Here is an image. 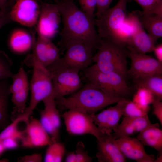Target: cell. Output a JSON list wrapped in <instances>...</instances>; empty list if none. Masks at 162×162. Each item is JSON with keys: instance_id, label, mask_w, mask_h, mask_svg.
I'll use <instances>...</instances> for the list:
<instances>
[{"instance_id": "obj_1", "label": "cell", "mask_w": 162, "mask_h": 162, "mask_svg": "<svg viewBox=\"0 0 162 162\" xmlns=\"http://www.w3.org/2000/svg\"><path fill=\"white\" fill-rule=\"evenodd\" d=\"M63 22L58 42L62 50L75 43H82L94 48L99 40L95 28L94 17L79 8L74 0H54Z\"/></svg>"}, {"instance_id": "obj_2", "label": "cell", "mask_w": 162, "mask_h": 162, "mask_svg": "<svg viewBox=\"0 0 162 162\" xmlns=\"http://www.w3.org/2000/svg\"><path fill=\"white\" fill-rule=\"evenodd\" d=\"M124 99L110 95L88 83L69 96L56 101L62 110L74 109L91 115Z\"/></svg>"}, {"instance_id": "obj_3", "label": "cell", "mask_w": 162, "mask_h": 162, "mask_svg": "<svg viewBox=\"0 0 162 162\" xmlns=\"http://www.w3.org/2000/svg\"><path fill=\"white\" fill-rule=\"evenodd\" d=\"M98 44L97 51L92 57L94 65L102 72L115 73L125 79L128 75V55L124 46L102 39H99Z\"/></svg>"}, {"instance_id": "obj_4", "label": "cell", "mask_w": 162, "mask_h": 162, "mask_svg": "<svg viewBox=\"0 0 162 162\" xmlns=\"http://www.w3.org/2000/svg\"><path fill=\"white\" fill-rule=\"evenodd\" d=\"M27 58L31 64L33 73L30 84V101L22 114L26 122L28 120L38 104L53 94L52 76L47 68L39 62L32 54Z\"/></svg>"}, {"instance_id": "obj_5", "label": "cell", "mask_w": 162, "mask_h": 162, "mask_svg": "<svg viewBox=\"0 0 162 162\" xmlns=\"http://www.w3.org/2000/svg\"><path fill=\"white\" fill-rule=\"evenodd\" d=\"M90 83L111 95L126 98L130 92L125 79L113 72H104L98 70L94 64L82 70Z\"/></svg>"}, {"instance_id": "obj_6", "label": "cell", "mask_w": 162, "mask_h": 162, "mask_svg": "<svg viewBox=\"0 0 162 162\" xmlns=\"http://www.w3.org/2000/svg\"><path fill=\"white\" fill-rule=\"evenodd\" d=\"M129 0H119L113 7L94 19L99 39L116 42L119 30L127 16V5Z\"/></svg>"}, {"instance_id": "obj_7", "label": "cell", "mask_w": 162, "mask_h": 162, "mask_svg": "<svg viewBox=\"0 0 162 162\" xmlns=\"http://www.w3.org/2000/svg\"><path fill=\"white\" fill-rule=\"evenodd\" d=\"M47 68L51 75L55 100L70 95L82 87L79 71L64 66L58 60Z\"/></svg>"}, {"instance_id": "obj_8", "label": "cell", "mask_w": 162, "mask_h": 162, "mask_svg": "<svg viewBox=\"0 0 162 162\" xmlns=\"http://www.w3.org/2000/svg\"><path fill=\"white\" fill-rule=\"evenodd\" d=\"M66 129L70 134H90L98 139L104 134L101 132L94 122L90 115L74 110L70 109L62 115Z\"/></svg>"}, {"instance_id": "obj_9", "label": "cell", "mask_w": 162, "mask_h": 162, "mask_svg": "<svg viewBox=\"0 0 162 162\" xmlns=\"http://www.w3.org/2000/svg\"><path fill=\"white\" fill-rule=\"evenodd\" d=\"M11 79L12 82L10 89L14 106L10 118L12 121L14 119L15 115L18 116L24 113L26 108L30 84L23 63L21 64L18 72L14 74Z\"/></svg>"}, {"instance_id": "obj_10", "label": "cell", "mask_w": 162, "mask_h": 162, "mask_svg": "<svg viewBox=\"0 0 162 162\" xmlns=\"http://www.w3.org/2000/svg\"><path fill=\"white\" fill-rule=\"evenodd\" d=\"M36 25L38 36L51 40L58 32L61 17L57 5L41 2Z\"/></svg>"}, {"instance_id": "obj_11", "label": "cell", "mask_w": 162, "mask_h": 162, "mask_svg": "<svg viewBox=\"0 0 162 162\" xmlns=\"http://www.w3.org/2000/svg\"><path fill=\"white\" fill-rule=\"evenodd\" d=\"M128 50V56L131 60V66L128 70V75L134 80L153 75L162 74V63L146 54Z\"/></svg>"}, {"instance_id": "obj_12", "label": "cell", "mask_w": 162, "mask_h": 162, "mask_svg": "<svg viewBox=\"0 0 162 162\" xmlns=\"http://www.w3.org/2000/svg\"><path fill=\"white\" fill-rule=\"evenodd\" d=\"M93 49L82 43L70 45L65 48V54L58 61L64 66L80 71L90 66L92 62Z\"/></svg>"}, {"instance_id": "obj_13", "label": "cell", "mask_w": 162, "mask_h": 162, "mask_svg": "<svg viewBox=\"0 0 162 162\" xmlns=\"http://www.w3.org/2000/svg\"><path fill=\"white\" fill-rule=\"evenodd\" d=\"M40 10L36 0H16L9 15L12 21L32 28L37 25Z\"/></svg>"}, {"instance_id": "obj_14", "label": "cell", "mask_w": 162, "mask_h": 162, "mask_svg": "<svg viewBox=\"0 0 162 162\" xmlns=\"http://www.w3.org/2000/svg\"><path fill=\"white\" fill-rule=\"evenodd\" d=\"M26 123L24 136L21 140L23 147H40L55 142L43 127L40 120L31 116Z\"/></svg>"}, {"instance_id": "obj_15", "label": "cell", "mask_w": 162, "mask_h": 162, "mask_svg": "<svg viewBox=\"0 0 162 162\" xmlns=\"http://www.w3.org/2000/svg\"><path fill=\"white\" fill-rule=\"evenodd\" d=\"M127 99L122 100L116 103L115 106L104 110L98 114L90 115L101 132L110 135L115 131L119 121L123 116L124 106Z\"/></svg>"}, {"instance_id": "obj_16", "label": "cell", "mask_w": 162, "mask_h": 162, "mask_svg": "<svg viewBox=\"0 0 162 162\" xmlns=\"http://www.w3.org/2000/svg\"><path fill=\"white\" fill-rule=\"evenodd\" d=\"M98 152L96 157L99 162H125L123 155L111 134H104L97 139Z\"/></svg>"}, {"instance_id": "obj_17", "label": "cell", "mask_w": 162, "mask_h": 162, "mask_svg": "<svg viewBox=\"0 0 162 162\" xmlns=\"http://www.w3.org/2000/svg\"><path fill=\"white\" fill-rule=\"evenodd\" d=\"M116 140L126 158L137 162H154V156L146 152L144 145L137 138L130 136L119 138Z\"/></svg>"}, {"instance_id": "obj_18", "label": "cell", "mask_w": 162, "mask_h": 162, "mask_svg": "<svg viewBox=\"0 0 162 162\" xmlns=\"http://www.w3.org/2000/svg\"><path fill=\"white\" fill-rule=\"evenodd\" d=\"M152 124L148 115L138 117H124L115 131L111 134L116 139L130 137Z\"/></svg>"}, {"instance_id": "obj_19", "label": "cell", "mask_w": 162, "mask_h": 162, "mask_svg": "<svg viewBox=\"0 0 162 162\" xmlns=\"http://www.w3.org/2000/svg\"><path fill=\"white\" fill-rule=\"evenodd\" d=\"M155 43L144 30L140 23L128 40L127 46L128 49L139 53L146 54L153 51Z\"/></svg>"}, {"instance_id": "obj_20", "label": "cell", "mask_w": 162, "mask_h": 162, "mask_svg": "<svg viewBox=\"0 0 162 162\" xmlns=\"http://www.w3.org/2000/svg\"><path fill=\"white\" fill-rule=\"evenodd\" d=\"M32 36L23 30L18 29L11 34L9 46L11 50L14 52L22 54L26 52L32 48L35 37L34 34Z\"/></svg>"}, {"instance_id": "obj_21", "label": "cell", "mask_w": 162, "mask_h": 162, "mask_svg": "<svg viewBox=\"0 0 162 162\" xmlns=\"http://www.w3.org/2000/svg\"><path fill=\"white\" fill-rule=\"evenodd\" d=\"M136 138L143 145L153 148L159 153H162V130L158 124L146 128L139 133Z\"/></svg>"}, {"instance_id": "obj_22", "label": "cell", "mask_w": 162, "mask_h": 162, "mask_svg": "<svg viewBox=\"0 0 162 162\" xmlns=\"http://www.w3.org/2000/svg\"><path fill=\"white\" fill-rule=\"evenodd\" d=\"M135 12L143 28L156 42L162 36V17L154 14L144 15L140 11Z\"/></svg>"}, {"instance_id": "obj_23", "label": "cell", "mask_w": 162, "mask_h": 162, "mask_svg": "<svg viewBox=\"0 0 162 162\" xmlns=\"http://www.w3.org/2000/svg\"><path fill=\"white\" fill-rule=\"evenodd\" d=\"M10 85L8 79L0 81V130L10 123L8 110Z\"/></svg>"}, {"instance_id": "obj_24", "label": "cell", "mask_w": 162, "mask_h": 162, "mask_svg": "<svg viewBox=\"0 0 162 162\" xmlns=\"http://www.w3.org/2000/svg\"><path fill=\"white\" fill-rule=\"evenodd\" d=\"M137 88H144L150 91L154 97L162 99V74H155L134 79Z\"/></svg>"}, {"instance_id": "obj_25", "label": "cell", "mask_w": 162, "mask_h": 162, "mask_svg": "<svg viewBox=\"0 0 162 162\" xmlns=\"http://www.w3.org/2000/svg\"><path fill=\"white\" fill-rule=\"evenodd\" d=\"M50 40L38 36L36 40L34 38L32 46V55L39 62L46 67L49 66L48 46Z\"/></svg>"}, {"instance_id": "obj_26", "label": "cell", "mask_w": 162, "mask_h": 162, "mask_svg": "<svg viewBox=\"0 0 162 162\" xmlns=\"http://www.w3.org/2000/svg\"><path fill=\"white\" fill-rule=\"evenodd\" d=\"M25 121L22 114L17 116L0 133V141L8 138L21 140L24 136V131L19 130L18 125L21 122H25Z\"/></svg>"}, {"instance_id": "obj_27", "label": "cell", "mask_w": 162, "mask_h": 162, "mask_svg": "<svg viewBox=\"0 0 162 162\" xmlns=\"http://www.w3.org/2000/svg\"><path fill=\"white\" fill-rule=\"evenodd\" d=\"M65 151L64 145L58 141L48 146L44 158L45 162L62 161Z\"/></svg>"}, {"instance_id": "obj_28", "label": "cell", "mask_w": 162, "mask_h": 162, "mask_svg": "<svg viewBox=\"0 0 162 162\" xmlns=\"http://www.w3.org/2000/svg\"><path fill=\"white\" fill-rule=\"evenodd\" d=\"M135 93L132 101L140 108L148 112L149 105L152 104L155 97L152 93L144 88H139Z\"/></svg>"}, {"instance_id": "obj_29", "label": "cell", "mask_w": 162, "mask_h": 162, "mask_svg": "<svg viewBox=\"0 0 162 162\" xmlns=\"http://www.w3.org/2000/svg\"><path fill=\"white\" fill-rule=\"evenodd\" d=\"M43 101L44 108L47 111L54 126L59 130L61 125L60 115L53 94Z\"/></svg>"}, {"instance_id": "obj_30", "label": "cell", "mask_w": 162, "mask_h": 162, "mask_svg": "<svg viewBox=\"0 0 162 162\" xmlns=\"http://www.w3.org/2000/svg\"><path fill=\"white\" fill-rule=\"evenodd\" d=\"M40 121L44 129L55 142L58 141L59 130L54 126L46 110H40Z\"/></svg>"}, {"instance_id": "obj_31", "label": "cell", "mask_w": 162, "mask_h": 162, "mask_svg": "<svg viewBox=\"0 0 162 162\" xmlns=\"http://www.w3.org/2000/svg\"><path fill=\"white\" fill-rule=\"evenodd\" d=\"M12 60L3 51H0V81L12 78L14 74L11 70Z\"/></svg>"}, {"instance_id": "obj_32", "label": "cell", "mask_w": 162, "mask_h": 162, "mask_svg": "<svg viewBox=\"0 0 162 162\" xmlns=\"http://www.w3.org/2000/svg\"><path fill=\"white\" fill-rule=\"evenodd\" d=\"M148 112L140 108L132 100L127 99L124 106L123 116L124 117H138L148 115Z\"/></svg>"}, {"instance_id": "obj_33", "label": "cell", "mask_w": 162, "mask_h": 162, "mask_svg": "<svg viewBox=\"0 0 162 162\" xmlns=\"http://www.w3.org/2000/svg\"><path fill=\"white\" fill-rule=\"evenodd\" d=\"M142 9L141 11L142 14L146 15H152L158 6L162 3V1L158 2L156 0H134Z\"/></svg>"}, {"instance_id": "obj_34", "label": "cell", "mask_w": 162, "mask_h": 162, "mask_svg": "<svg viewBox=\"0 0 162 162\" xmlns=\"http://www.w3.org/2000/svg\"><path fill=\"white\" fill-rule=\"evenodd\" d=\"M74 152L76 162H91L93 158L88 155L87 151L85 150L84 144L81 142H79L76 144Z\"/></svg>"}, {"instance_id": "obj_35", "label": "cell", "mask_w": 162, "mask_h": 162, "mask_svg": "<svg viewBox=\"0 0 162 162\" xmlns=\"http://www.w3.org/2000/svg\"><path fill=\"white\" fill-rule=\"evenodd\" d=\"M81 9L90 16L94 17L97 7V0H78Z\"/></svg>"}, {"instance_id": "obj_36", "label": "cell", "mask_w": 162, "mask_h": 162, "mask_svg": "<svg viewBox=\"0 0 162 162\" xmlns=\"http://www.w3.org/2000/svg\"><path fill=\"white\" fill-rule=\"evenodd\" d=\"M113 0H97V11L95 15L97 18L99 17L102 14L110 8Z\"/></svg>"}, {"instance_id": "obj_37", "label": "cell", "mask_w": 162, "mask_h": 162, "mask_svg": "<svg viewBox=\"0 0 162 162\" xmlns=\"http://www.w3.org/2000/svg\"><path fill=\"white\" fill-rule=\"evenodd\" d=\"M157 98H154L152 103L153 114L155 115L160 124H162V102Z\"/></svg>"}, {"instance_id": "obj_38", "label": "cell", "mask_w": 162, "mask_h": 162, "mask_svg": "<svg viewBox=\"0 0 162 162\" xmlns=\"http://www.w3.org/2000/svg\"><path fill=\"white\" fill-rule=\"evenodd\" d=\"M43 157L41 153H35L20 157L18 162H41Z\"/></svg>"}, {"instance_id": "obj_39", "label": "cell", "mask_w": 162, "mask_h": 162, "mask_svg": "<svg viewBox=\"0 0 162 162\" xmlns=\"http://www.w3.org/2000/svg\"><path fill=\"white\" fill-rule=\"evenodd\" d=\"M18 140L11 138L5 139L0 141L3 146L7 150L17 148L19 146Z\"/></svg>"}, {"instance_id": "obj_40", "label": "cell", "mask_w": 162, "mask_h": 162, "mask_svg": "<svg viewBox=\"0 0 162 162\" xmlns=\"http://www.w3.org/2000/svg\"><path fill=\"white\" fill-rule=\"evenodd\" d=\"M157 59L159 62L162 63V44L160 43L155 46L153 51Z\"/></svg>"}, {"instance_id": "obj_41", "label": "cell", "mask_w": 162, "mask_h": 162, "mask_svg": "<svg viewBox=\"0 0 162 162\" xmlns=\"http://www.w3.org/2000/svg\"><path fill=\"white\" fill-rule=\"evenodd\" d=\"M12 22L9 15V12L0 17V29L4 25Z\"/></svg>"}, {"instance_id": "obj_42", "label": "cell", "mask_w": 162, "mask_h": 162, "mask_svg": "<svg viewBox=\"0 0 162 162\" xmlns=\"http://www.w3.org/2000/svg\"><path fill=\"white\" fill-rule=\"evenodd\" d=\"M65 161L67 162H76V158L75 152H68L66 156Z\"/></svg>"}, {"instance_id": "obj_43", "label": "cell", "mask_w": 162, "mask_h": 162, "mask_svg": "<svg viewBox=\"0 0 162 162\" xmlns=\"http://www.w3.org/2000/svg\"><path fill=\"white\" fill-rule=\"evenodd\" d=\"M9 0H0V9L1 10L6 12L8 11L7 9V4Z\"/></svg>"}, {"instance_id": "obj_44", "label": "cell", "mask_w": 162, "mask_h": 162, "mask_svg": "<svg viewBox=\"0 0 162 162\" xmlns=\"http://www.w3.org/2000/svg\"><path fill=\"white\" fill-rule=\"evenodd\" d=\"M6 151V150L1 142H0V157Z\"/></svg>"}, {"instance_id": "obj_45", "label": "cell", "mask_w": 162, "mask_h": 162, "mask_svg": "<svg viewBox=\"0 0 162 162\" xmlns=\"http://www.w3.org/2000/svg\"><path fill=\"white\" fill-rule=\"evenodd\" d=\"M162 160V153H159L157 159L154 160V162H161Z\"/></svg>"}, {"instance_id": "obj_46", "label": "cell", "mask_w": 162, "mask_h": 162, "mask_svg": "<svg viewBox=\"0 0 162 162\" xmlns=\"http://www.w3.org/2000/svg\"><path fill=\"white\" fill-rule=\"evenodd\" d=\"M16 0H9L7 4V8L9 7H12Z\"/></svg>"}, {"instance_id": "obj_47", "label": "cell", "mask_w": 162, "mask_h": 162, "mask_svg": "<svg viewBox=\"0 0 162 162\" xmlns=\"http://www.w3.org/2000/svg\"><path fill=\"white\" fill-rule=\"evenodd\" d=\"M9 10L6 12H4L1 10H0V17L3 16L9 12Z\"/></svg>"}, {"instance_id": "obj_48", "label": "cell", "mask_w": 162, "mask_h": 162, "mask_svg": "<svg viewBox=\"0 0 162 162\" xmlns=\"http://www.w3.org/2000/svg\"><path fill=\"white\" fill-rule=\"evenodd\" d=\"M157 1H158V2H161L162 1V0H156Z\"/></svg>"}]
</instances>
